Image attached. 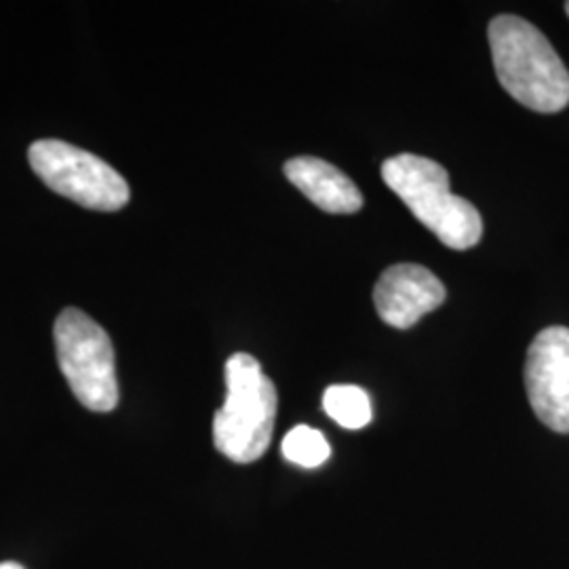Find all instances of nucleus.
I'll return each instance as SVG.
<instances>
[{
    "mask_svg": "<svg viewBox=\"0 0 569 569\" xmlns=\"http://www.w3.org/2000/svg\"><path fill=\"white\" fill-rule=\"evenodd\" d=\"M488 37L498 81L512 100L542 114L568 108L569 70L533 23L498 16L489 21Z\"/></svg>",
    "mask_w": 569,
    "mask_h": 569,
    "instance_id": "f257e3e1",
    "label": "nucleus"
},
{
    "mask_svg": "<svg viewBox=\"0 0 569 569\" xmlns=\"http://www.w3.org/2000/svg\"><path fill=\"white\" fill-rule=\"evenodd\" d=\"M382 180L449 249L465 251L481 241V213L467 199L451 194L448 169L437 161L397 154L382 164Z\"/></svg>",
    "mask_w": 569,
    "mask_h": 569,
    "instance_id": "f03ea898",
    "label": "nucleus"
},
{
    "mask_svg": "<svg viewBox=\"0 0 569 569\" xmlns=\"http://www.w3.org/2000/svg\"><path fill=\"white\" fill-rule=\"evenodd\" d=\"M277 388L256 357L237 352L226 363V401L213 418V443L228 460H260L272 441Z\"/></svg>",
    "mask_w": 569,
    "mask_h": 569,
    "instance_id": "7ed1b4c3",
    "label": "nucleus"
},
{
    "mask_svg": "<svg viewBox=\"0 0 569 569\" xmlns=\"http://www.w3.org/2000/svg\"><path fill=\"white\" fill-rule=\"evenodd\" d=\"M53 340L61 373L81 406L108 413L119 406L117 357L110 336L79 308L61 310Z\"/></svg>",
    "mask_w": 569,
    "mask_h": 569,
    "instance_id": "20e7f679",
    "label": "nucleus"
},
{
    "mask_svg": "<svg viewBox=\"0 0 569 569\" xmlns=\"http://www.w3.org/2000/svg\"><path fill=\"white\" fill-rule=\"evenodd\" d=\"M34 173L61 197L93 211H119L129 203V186L100 157L61 140H39L28 150Z\"/></svg>",
    "mask_w": 569,
    "mask_h": 569,
    "instance_id": "39448f33",
    "label": "nucleus"
},
{
    "mask_svg": "<svg viewBox=\"0 0 569 569\" xmlns=\"http://www.w3.org/2000/svg\"><path fill=\"white\" fill-rule=\"evenodd\" d=\"M523 378L536 418L550 430L569 435V327H547L533 338Z\"/></svg>",
    "mask_w": 569,
    "mask_h": 569,
    "instance_id": "423d86ee",
    "label": "nucleus"
},
{
    "mask_svg": "<svg viewBox=\"0 0 569 569\" xmlns=\"http://www.w3.org/2000/svg\"><path fill=\"white\" fill-rule=\"evenodd\" d=\"M443 302L446 284L420 264L390 266L373 287V305L380 319L397 329L416 326Z\"/></svg>",
    "mask_w": 569,
    "mask_h": 569,
    "instance_id": "0eeeda50",
    "label": "nucleus"
},
{
    "mask_svg": "<svg viewBox=\"0 0 569 569\" xmlns=\"http://www.w3.org/2000/svg\"><path fill=\"white\" fill-rule=\"evenodd\" d=\"M284 176L327 213H357L363 207V194L357 183L323 159L296 157L284 163Z\"/></svg>",
    "mask_w": 569,
    "mask_h": 569,
    "instance_id": "6e6552de",
    "label": "nucleus"
},
{
    "mask_svg": "<svg viewBox=\"0 0 569 569\" xmlns=\"http://www.w3.org/2000/svg\"><path fill=\"white\" fill-rule=\"evenodd\" d=\"M323 409L327 416L348 430L366 428L373 413L369 395L361 387L352 385H336L329 387L323 395Z\"/></svg>",
    "mask_w": 569,
    "mask_h": 569,
    "instance_id": "1a4fd4ad",
    "label": "nucleus"
},
{
    "mask_svg": "<svg viewBox=\"0 0 569 569\" xmlns=\"http://www.w3.org/2000/svg\"><path fill=\"white\" fill-rule=\"evenodd\" d=\"M283 456L291 465L317 468L327 462V458L331 456V448L323 432H319L317 428L300 425L284 435Z\"/></svg>",
    "mask_w": 569,
    "mask_h": 569,
    "instance_id": "9d476101",
    "label": "nucleus"
},
{
    "mask_svg": "<svg viewBox=\"0 0 569 569\" xmlns=\"http://www.w3.org/2000/svg\"><path fill=\"white\" fill-rule=\"evenodd\" d=\"M0 569H23L18 563H0Z\"/></svg>",
    "mask_w": 569,
    "mask_h": 569,
    "instance_id": "9b49d317",
    "label": "nucleus"
},
{
    "mask_svg": "<svg viewBox=\"0 0 569 569\" xmlns=\"http://www.w3.org/2000/svg\"><path fill=\"white\" fill-rule=\"evenodd\" d=\"M566 13H568V18H569V2H566Z\"/></svg>",
    "mask_w": 569,
    "mask_h": 569,
    "instance_id": "f8f14e48",
    "label": "nucleus"
}]
</instances>
